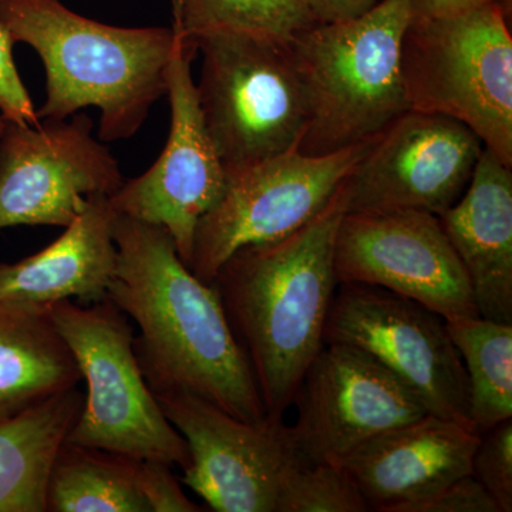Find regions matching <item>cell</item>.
Wrapping results in <instances>:
<instances>
[{
	"label": "cell",
	"instance_id": "6da1fadb",
	"mask_svg": "<svg viewBox=\"0 0 512 512\" xmlns=\"http://www.w3.org/2000/svg\"><path fill=\"white\" fill-rule=\"evenodd\" d=\"M107 292L140 329L134 352L154 394L187 390L244 421L266 417L217 291L192 274L163 227L117 214Z\"/></svg>",
	"mask_w": 512,
	"mask_h": 512
},
{
	"label": "cell",
	"instance_id": "7a4b0ae2",
	"mask_svg": "<svg viewBox=\"0 0 512 512\" xmlns=\"http://www.w3.org/2000/svg\"><path fill=\"white\" fill-rule=\"evenodd\" d=\"M342 215L335 194L325 210L288 237L237 249L212 279L268 417L284 419L325 346L339 285L333 249Z\"/></svg>",
	"mask_w": 512,
	"mask_h": 512
},
{
	"label": "cell",
	"instance_id": "3957f363",
	"mask_svg": "<svg viewBox=\"0 0 512 512\" xmlns=\"http://www.w3.org/2000/svg\"><path fill=\"white\" fill-rule=\"evenodd\" d=\"M0 25L26 43L46 70L39 120L100 109L99 140H128L167 96L175 46L171 28H117L87 19L60 0H0Z\"/></svg>",
	"mask_w": 512,
	"mask_h": 512
},
{
	"label": "cell",
	"instance_id": "277c9868",
	"mask_svg": "<svg viewBox=\"0 0 512 512\" xmlns=\"http://www.w3.org/2000/svg\"><path fill=\"white\" fill-rule=\"evenodd\" d=\"M410 0H380L359 18L316 23L291 43L308 124L299 153L329 156L383 133L410 110L400 50Z\"/></svg>",
	"mask_w": 512,
	"mask_h": 512
},
{
	"label": "cell",
	"instance_id": "5b68a950",
	"mask_svg": "<svg viewBox=\"0 0 512 512\" xmlns=\"http://www.w3.org/2000/svg\"><path fill=\"white\" fill-rule=\"evenodd\" d=\"M511 9L485 3L456 15L410 19L400 72L410 110L473 130L512 168Z\"/></svg>",
	"mask_w": 512,
	"mask_h": 512
},
{
	"label": "cell",
	"instance_id": "8992f818",
	"mask_svg": "<svg viewBox=\"0 0 512 512\" xmlns=\"http://www.w3.org/2000/svg\"><path fill=\"white\" fill-rule=\"evenodd\" d=\"M49 311L87 384L82 413L66 440L183 471L190 463L187 443L144 379L127 316L110 299L60 301Z\"/></svg>",
	"mask_w": 512,
	"mask_h": 512
},
{
	"label": "cell",
	"instance_id": "52a82bcc",
	"mask_svg": "<svg viewBox=\"0 0 512 512\" xmlns=\"http://www.w3.org/2000/svg\"><path fill=\"white\" fill-rule=\"evenodd\" d=\"M194 45L202 119L227 175L298 150L308 113L288 45L237 32Z\"/></svg>",
	"mask_w": 512,
	"mask_h": 512
},
{
	"label": "cell",
	"instance_id": "ba28073f",
	"mask_svg": "<svg viewBox=\"0 0 512 512\" xmlns=\"http://www.w3.org/2000/svg\"><path fill=\"white\" fill-rule=\"evenodd\" d=\"M325 343L363 350L409 387L427 413L474 430L466 369L439 313L377 286L339 284Z\"/></svg>",
	"mask_w": 512,
	"mask_h": 512
},
{
	"label": "cell",
	"instance_id": "9c48e42d",
	"mask_svg": "<svg viewBox=\"0 0 512 512\" xmlns=\"http://www.w3.org/2000/svg\"><path fill=\"white\" fill-rule=\"evenodd\" d=\"M376 138L329 156L295 150L228 174L220 200L195 229L192 274L211 284L237 249L288 237L311 222Z\"/></svg>",
	"mask_w": 512,
	"mask_h": 512
},
{
	"label": "cell",
	"instance_id": "30bf717a",
	"mask_svg": "<svg viewBox=\"0 0 512 512\" xmlns=\"http://www.w3.org/2000/svg\"><path fill=\"white\" fill-rule=\"evenodd\" d=\"M124 183L119 161L93 137L86 114L6 121L0 137V229L69 227L92 195L111 197Z\"/></svg>",
	"mask_w": 512,
	"mask_h": 512
},
{
	"label": "cell",
	"instance_id": "8fae6325",
	"mask_svg": "<svg viewBox=\"0 0 512 512\" xmlns=\"http://www.w3.org/2000/svg\"><path fill=\"white\" fill-rule=\"evenodd\" d=\"M154 396L187 443L181 483L215 512H275L286 471L303 460L284 419L244 421L187 390Z\"/></svg>",
	"mask_w": 512,
	"mask_h": 512
},
{
	"label": "cell",
	"instance_id": "7c38bea8",
	"mask_svg": "<svg viewBox=\"0 0 512 512\" xmlns=\"http://www.w3.org/2000/svg\"><path fill=\"white\" fill-rule=\"evenodd\" d=\"M333 265L338 284L377 286L446 320L480 316L466 269L431 212L343 214Z\"/></svg>",
	"mask_w": 512,
	"mask_h": 512
},
{
	"label": "cell",
	"instance_id": "4fadbf2b",
	"mask_svg": "<svg viewBox=\"0 0 512 512\" xmlns=\"http://www.w3.org/2000/svg\"><path fill=\"white\" fill-rule=\"evenodd\" d=\"M483 150V141L460 121L406 111L340 184L343 214L419 210L439 217L466 191Z\"/></svg>",
	"mask_w": 512,
	"mask_h": 512
},
{
	"label": "cell",
	"instance_id": "5bb4252c",
	"mask_svg": "<svg viewBox=\"0 0 512 512\" xmlns=\"http://www.w3.org/2000/svg\"><path fill=\"white\" fill-rule=\"evenodd\" d=\"M175 35V33H174ZM194 43L175 35L167 72L170 136L146 173L124 181L110 197L117 214L163 227L190 268L198 222L220 200L227 171L202 119L191 64Z\"/></svg>",
	"mask_w": 512,
	"mask_h": 512
},
{
	"label": "cell",
	"instance_id": "9a60e30c",
	"mask_svg": "<svg viewBox=\"0 0 512 512\" xmlns=\"http://www.w3.org/2000/svg\"><path fill=\"white\" fill-rule=\"evenodd\" d=\"M293 404L298 419L291 430L299 456L338 467L366 441L429 414L386 367L343 343L320 349Z\"/></svg>",
	"mask_w": 512,
	"mask_h": 512
},
{
	"label": "cell",
	"instance_id": "2e32d148",
	"mask_svg": "<svg viewBox=\"0 0 512 512\" xmlns=\"http://www.w3.org/2000/svg\"><path fill=\"white\" fill-rule=\"evenodd\" d=\"M481 434L424 414L373 437L343 463L370 511L404 512L473 471Z\"/></svg>",
	"mask_w": 512,
	"mask_h": 512
},
{
	"label": "cell",
	"instance_id": "e0dca14e",
	"mask_svg": "<svg viewBox=\"0 0 512 512\" xmlns=\"http://www.w3.org/2000/svg\"><path fill=\"white\" fill-rule=\"evenodd\" d=\"M439 220L480 316L512 323V168L484 147L466 191Z\"/></svg>",
	"mask_w": 512,
	"mask_h": 512
},
{
	"label": "cell",
	"instance_id": "ac0fdd59",
	"mask_svg": "<svg viewBox=\"0 0 512 512\" xmlns=\"http://www.w3.org/2000/svg\"><path fill=\"white\" fill-rule=\"evenodd\" d=\"M110 197L92 195L62 237L42 251L0 264V302L50 306L76 299L80 305L107 299L117 264Z\"/></svg>",
	"mask_w": 512,
	"mask_h": 512
},
{
	"label": "cell",
	"instance_id": "d6986e66",
	"mask_svg": "<svg viewBox=\"0 0 512 512\" xmlns=\"http://www.w3.org/2000/svg\"><path fill=\"white\" fill-rule=\"evenodd\" d=\"M83 382L49 306L0 302V423Z\"/></svg>",
	"mask_w": 512,
	"mask_h": 512
},
{
	"label": "cell",
	"instance_id": "ffe728a7",
	"mask_svg": "<svg viewBox=\"0 0 512 512\" xmlns=\"http://www.w3.org/2000/svg\"><path fill=\"white\" fill-rule=\"evenodd\" d=\"M83 404L74 387L0 423V512H46L50 468Z\"/></svg>",
	"mask_w": 512,
	"mask_h": 512
},
{
	"label": "cell",
	"instance_id": "44dd1931",
	"mask_svg": "<svg viewBox=\"0 0 512 512\" xmlns=\"http://www.w3.org/2000/svg\"><path fill=\"white\" fill-rule=\"evenodd\" d=\"M137 458L64 441L50 468L46 512H150Z\"/></svg>",
	"mask_w": 512,
	"mask_h": 512
},
{
	"label": "cell",
	"instance_id": "7402d4cb",
	"mask_svg": "<svg viewBox=\"0 0 512 512\" xmlns=\"http://www.w3.org/2000/svg\"><path fill=\"white\" fill-rule=\"evenodd\" d=\"M446 322L466 369L471 423L483 434L512 419V323L483 316Z\"/></svg>",
	"mask_w": 512,
	"mask_h": 512
},
{
	"label": "cell",
	"instance_id": "603a6c76",
	"mask_svg": "<svg viewBox=\"0 0 512 512\" xmlns=\"http://www.w3.org/2000/svg\"><path fill=\"white\" fill-rule=\"evenodd\" d=\"M173 32L187 42L212 32H237L289 45L316 25L303 0H171Z\"/></svg>",
	"mask_w": 512,
	"mask_h": 512
},
{
	"label": "cell",
	"instance_id": "cb8c5ba5",
	"mask_svg": "<svg viewBox=\"0 0 512 512\" xmlns=\"http://www.w3.org/2000/svg\"><path fill=\"white\" fill-rule=\"evenodd\" d=\"M366 511L369 504L345 468L305 460L286 471L275 507V512Z\"/></svg>",
	"mask_w": 512,
	"mask_h": 512
},
{
	"label": "cell",
	"instance_id": "d4e9b609",
	"mask_svg": "<svg viewBox=\"0 0 512 512\" xmlns=\"http://www.w3.org/2000/svg\"><path fill=\"white\" fill-rule=\"evenodd\" d=\"M471 474L493 497L500 512L512 511V419L481 434Z\"/></svg>",
	"mask_w": 512,
	"mask_h": 512
},
{
	"label": "cell",
	"instance_id": "484cf974",
	"mask_svg": "<svg viewBox=\"0 0 512 512\" xmlns=\"http://www.w3.org/2000/svg\"><path fill=\"white\" fill-rule=\"evenodd\" d=\"M138 490L150 512H201L204 508L185 495L173 466L157 460H140Z\"/></svg>",
	"mask_w": 512,
	"mask_h": 512
},
{
	"label": "cell",
	"instance_id": "4316f807",
	"mask_svg": "<svg viewBox=\"0 0 512 512\" xmlns=\"http://www.w3.org/2000/svg\"><path fill=\"white\" fill-rule=\"evenodd\" d=\"M13 46L15 40L0 25V111L6 120L37 126L40 120L28 89L20 79Z\"/></svg>",
	"mask_w": 512,
	"mask_h": 512
},
{
	"label": "cell",
	"instance_id": "83f0119b",
	"mask_svg": "<svg viewBox=\"0 0 512 512\" xmlns=\"http://www.w3.org/2000/svg\"><path fill=\"white\" fill-rule=\"evenodd\" d=\"M404 512H500L493 497L473 474L458 478Z\"/></svg>",
	"mask_w": 512,
	"mask_h": 512
},
{
	"label": "cell",
	"instance_id": "f1b7e54d",
	"mask_svg": "<svg viewBox=\"0 0 512 512\" xmlns=\"http://www.w3.org/2000/svg\"><path fill=\"white\" fill-rule=\"evenodd\" d=\"M316 23H336L359 18L380 0H303Z\"/></svg>",
	"mask_w": 512,
	"mask_h": 512
},
{
	"label": "cell",
	"instance_id": "f546056e",
	"mask_svg": "<svg viewBox=\"0 0 512 512\" xmlns=\"http://www.w3.org/2000/svg\"><path fill=\"white\" fill-rule=\"evenodd\" d=\"M490 2H498L511 9V0H410V10L412 19H431L456 15Z\"/></svg>",
	"mask_w": 512,
	"mask_h": 512
},
{
	"label": "cell",
	"instance_id": "4dcf8cb0",
	"mask_svg": "<svg viewBox=\"0 0 512 512\" xmlns=\"http://www.w3.org/2000/svg\"><path fill=\"white\" fill-rule=\"evenodd\" d=\"M6 121H8V120H6L5 117L0 116V137H2L3 130H5Z\"/></svg>",
	"mask_w": 512,
	"mask_h": 512
}]
</instances>
